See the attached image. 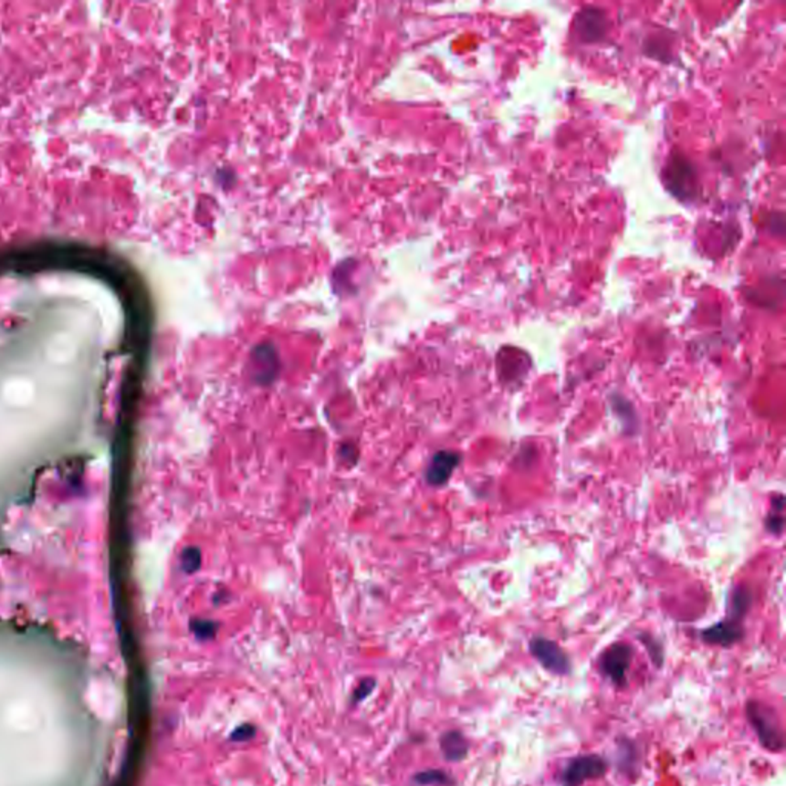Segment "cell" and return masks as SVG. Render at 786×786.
Returning <instances> with one entry per match:
<instances>
[{
	"mask_svg": "<svg viewBox=\"0 0 786 786\" xmlns=\"http://www.w3.org/2000/svg\"><path fill=\"white\" fill-rule=\"evenodd\" d=\"M747 719L758 734L759 742L770 753H781L785 739L776 711L759 700H748Z\"/></svg>",
	"mask_w": 786,
	"mask_h": 786,
	"instance_id": "cell-1",
	"label": "cell"
},
{
	"mask_svg": "<svg viewBox=\"0 0 786 786\" xmlns=\"http://www.w3.org/2000/svg\"><path fill=\"white\" fill-rule=\"evenodd\" d=\"M608 762L598 754H585L567 763L560 776L561 786H582L585 781H596L605 776Z\"/></svg>",
	"mask_w": 786,
	"mask_h": 786,
	"instance_id": "cell-2",
	"label": "cell"
},
{
	"mask_svg": "<svg viewBox=\"0 0 786 786\" xmlns=\"http://www.w3.org/2000/svg\"><path fill=\"white\" fill-rule=\"evenodd\" d=\"M633 661V648L628 644L618 642L608 646L599 659V670L613 686L624 688L627 686V673Z\"/></svg>",
	"mask_w": 786,
	"mask_h": 786,
	"instance_id": "cell-3",
	"label": "cell"
},
{
	"mask_svg": "<svg viewBox=\"0 0 786 786\" xmlns=\"http://www.w3.org/2000/svg\"><path fill=\"white\" fill-rule=\"evenodd\" d=\"M530 653L545 670L556 676L570 675L571 662L567 653L556 642L547 637H533L530 641Z\"/></svg>",
	"mask_w": 786,
	"mask_h": 786,
	"instance_id": "cell-4",
	"label": "cell"
},
{
	"mask_svg": "<svg viewBox=\"0 0 786 786\" xmlns=\"http://www.w3.org/2000/svg\"><path fill=\"white\" fill-rule=\"evenodd\" d=\"M742 637V621L731 616L702 632V639L709 645L733 646Z\"/></svg>",
	"mask_w": 786,
	"mask_h": 786,
	"instance_id": "cell-5",
	"label": "cell"
},
{
	"mask_svg": "<svg viewBox=\"0 0 786 786\" xmlns=\"http://www.w3.org/2000/svg\"><path fill=\"white\" fill-rule=\"evenodd\" d=\"M439 748L447 762H463L468 754V740L461 731L450 729L439 738Z\"/></svg>",
	"mask_w": 786,
	"mask_h": 786,
	"instance_id": "cell-6",
	"label": "cell"
},
{
	"mask_svg": "<svg viewBox=\"0 0 786 786\" xmlns=\"http://www.w3.org/2000/svg\"><path fill=\"white\" fill-rule=\"evenodd\" d=\"M459 456L452 452H441L435 456L429 468V481L434 484H444L449 479L454 468L458 466Z\"/></svg>",
	"mask_w": 786,
	"mask_h": 786,
	"instance_id": "cell-7",
	"label": "cell"
},
{
	"mask_svg": "<svg viewBox=\"0 0 786 786\" xmlns=\"http://www.w3.org/2000/svg\"><path fill=\"white\" fill-rule=\"evenodd\" d=\"M414 781L420 786H452L454 779L443 771V770H427L421 771L414 777Z\"/></svg>",
	"mask_w": 786,
	"mask_h": 786,
	"instance_id": "cell-8",
	"label": "cell"
},
{
	"mask_svg": "<svg viewBox=\"0 0 786 786\" xmlns=\"http://www.w3.org/2000/svg\"><path fill=\"white\" fill-rule=\"evenodd\" d=\"M772 504L774 507H772L771 513L768 515L767 529L774 535H779L783 530V498H776Z\"/></svg>",
	"mask_w": 786,
	"mask_h": 786,
	"instance_id": "cell-9",
	"label": "cell"
},
{
	"mask_svg": "<svg viewBox=\"0 0 786 786\" xmlns=\"http://www.w3.org/2000/svg\"><path fill=\"white\" fill-rule=\"evenodd\" d=\"M377 686V682L372 679V677H366V679H362L360 682V686L355 688L353 691V704H358V702H362V700L366 699L367 696L372 695V691Z\"/></svg>",
	"mask_w": 786,
	"mask_h": 786,
	"instance_id": "cell-10",
	"label": "cell"
},
{
	"mask_svg": "<svg viewBox=\"0 0 786 786\" xmlns=\"http://www.w3.org/2000/svg\"><path fill=\"white\" fill-rule=\"evenodd\" d=\"M256 733V725L243 724L232 731L231 738L229 739H231L232 742H247V740L254 739Z\"/></svg>",
	"mask_w": 786,
	"mask_h": 786,
	"instance_id": "cell-11",
	"label": "cell"
},
{
	"mask_svg": "<svg viewBox=\"0 0 786 786\" xmlns=\"http://www.w3.org/2000/svg\"><path fill=\"white\" fill-rule=\"evenodd\" d=\"M642 641H644V644H645L646 650H648V653H650V656H652L653 662H655V665L661 666L662 661H664V655H662L661 645H659V644H656L653 637H650V639H642Z\"/></svg>",
	"mask_w": 786,
	"mask_h": 786,
	"instance_id": "cell-12",
	"label": "cell"
},
{
	"mask_svg": "<svg viewBox=\"0 0 786 786\" xmlns=\"http://www.w3.org/2000/svg\"><path fill=\"white\" fill-rule=\"evenodd\" d=\"M215 632V628H214V624L202 623L200 625L195 627V633H197L198 637H211Z\"/></svg>",
	"mask_w": 786,
	"mask_h": 786,
	"instance_id": "cell-13",
	"label": "cell"
}]
</instances>
